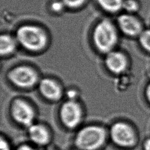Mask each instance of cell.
Wrapping results in <instances>:
<instances>
[{"label":"cell","mask_w":150,"mask_h":150,"mask_svg":"<svg viewBox=\"0 0 150 150\" xmlns=\"http://www.w3.org/2000/svg\"><path fill=\"white\" fill-rule=\"evenodd\" d=\"M117 40L116 28L108 19H103L97 23L93 32V41L99 51L109 53L112 51Z\"/></svg>","instance_id":"obj_1"},{"label":"cell","mask_w":150,"mask_h":150,"mask_svg":"<svg viewBox=\"0 0 150 150\" xmlns=\"http://www.w3.org/2000/svg\"><path fill=\"white\" fill-rule=\"evenodd\" d=\"M16 39L23 47L31 51L43 49L47 42L45 32L39 27L32 25L20 26L16 33Z\"/></svg>","instance_id":"obj_2"},{"label":"cell","mask_w":150,"mask_h":150,"mask_svg":"<svg viewBox=\"0 0 150 150\" xmlns=\"http://www.w3.org/2000/svg\"><path fill=\"white\" fill-rule=\"evenodd\" d=\"M105 131L101 127L90 125L83 128L77 134L75 144L81 150H96L104 142Z\"/></svg>","instance_id":"obj_3"},{"label":"cell","mask_w":150,"mask_h":150,"mask_svg":"<svg viewBox=\"0 0 150 150\" xmlns=\"http://www.w3.org/2000/svg\"><path fill=\"white\" fill-rule=\"evenodd\" d=\"M112 141L121 147H131L136 142V133L131 126L123 122L114 124L110 129Z\"/></svg>","instance_id":"obj_4"},{"label":"cell","mask_w":150,"mask_h":150,"mask_svg":"<svg viewBox=\"0 0 150 150\" xmlns=\"http://www.w3.org/2000/svg\"><path fill=\"white\" fill-rule=\"evenodd\" d=\"M8 78L15 86L20 87H30L38 81V74L30 67L18 66L12 69L8 73Z\"/></svg>","instance_id":"obj_5"},{"label":"cell","mask_w":150,"mask_h":150,"mask_svg":"<svg viewBox=\"0 0 150 150\" xmlns=\"http://www.w3.org/2000/svg\"><path fill=\"white\" fill-rule=\"evenodd\" d=\"M60 117L62 123L66 127H76L81 118V110L79 104L73 100L66 101L60 108Z\"/></svg>","instance_id":"obj_6"},{"label":"cell","mask_w":150,"mask_h":150,"mask_svg":"<svg viewBox=\"0 0 150 150\" xmlns=\"http://www.w3.org/2000/svg\"><path fill=\"white\" fill-rule=\"evenodd\" d=\"M11 112L16 122L29 127L33 124L34 111L32 107L25 101L18 99L12 104Z\"/></svg>","instance_id":"obj_7"},{"label":"cell","mask_w":150,"mask_h":150,"mask_svg":"<svg viewBox=\"0 0 150 150\" xmlns=\"http://www.w3.org/2000/svg\"><path fill=\"white\" fill-rule=\"evenodd\" d=\"M118 24L121 30L129 36H139L143 31L140 22L134 16L123 14L118 18Z\"/></svg>","instance_id":"obj_8"},{"label":"cell","mask_w":150,"mask_h":150,"mask_svg":"<svg viewBox=\"0 0 150 150\" xmlns=\"http://www.w3.org/2000/svg\"><path fill=\"white\" fill-rule=\"evenodd\" d=\"M105 64L110 71L120 74L126 70L128 62L126 56L122 53L117 51H111L107 53Z\"/></svg>","instance_id":"obj_9"},{"label":"cell","mask_w":150,"mask_h":150,"mask_svg":"<svg viewBox=\"0 0 150 150\" xmlns=\"http://www.w3.org/2000/svg\"><path fill=\"white\" fill-rule=\"evenodd\" d=\"M39 89L42 95L49 100L56 101L62 96V90L60 86L50 79L45 78L41 80L39 84Z\"/></svg>","instance_id":"obj_10"},{"label":"cell","mask_w":150,"mask_h":150,"mask_svg":"<svg viewBox=\"0 0 150 150\" xmlns=\"http://www.w3.org/2000/svg\"><path fill=\"white\" fill-rule=\"evenodd\" d=\"M28 135L33 142L39 145L46 144L49 139V135L46 128L38 124H32L28 127Z\"/></svg>","instance_id":"obj_11"},{"label":"cell","mask_w":150,"mask_h":150,"mask_svg":"<svg viewBox=\"0 0 150 150\" xmlns=\"http://www.w3.org/2000/svg\"><path fill=\"white\" fill-rule=\"evenodd\" d=\"M16 47L14 39L10 35L4 34L0 38V53L2 56L7 55L13 52Z\"/></svg>","instance_id":"obj_12"},{"label":"cell","mask_w":150,"mask_h":150,"mask_svg":"<svg viewBox=\"0 0 150 150\" xmlns=\"http://www.w3.org/2000/svg\"><path fill=\"white\" fill-rule=\"evenodd\" d=\"M97 2L103 9L114 12L122 8L124 0H97Z\"/></svg>","instance_id":"obj_13"},{"label":"cell","mask_w":150,"mask_h":150,"mask_svg":"<svg viewBox=\"0 0 150 150\" xmlns=\"http://www.w3.org/2000/svg\"><path fill=\"white\" fill-rule=\"evenodd\" d=\"M138 42L141 47L150 54V29L143 30L138 36Z\"/></svg>","instance_id":"obj_14"},{"label":"cell","mask_w":150,"mask_h":150,"mask_svg":"<svg viewBox=\"0 0 150 150\" xmlns=\"http://www.w3.org/2000/svg\"><path fill=\"white\" fill-rule=\"evenodd\" d=\"M122 8L129 12L136 11L138 8V4L135 0H125L123 2Z\"/></svg>","instance_id":"obj_15"},{"label":"cell","mask_w":150,"mask_h":150,"mask_svg":"<svg viewBox=\"0 0 150 150\" xmlns=\"http://www.w3.org/2000/svg\"><path fill=\"white\" fill-rule=\"evenodd\" d=\"M64 5L70 8H76L82 5L86 0H62Z\"/></svg>","instance_id":"obj_16"},{"label":"cell","mask_w":150,"mask_h":150,"mask_svg":"<svg viewBox=\"0 0 150 150\" xmlns=\"http://www.w3.org/2000/svg\"><path fill=\"white\" fill-rule=\"evenodd\" d=\"M64 6L62 1H55L52 3L51 8L54 12H60L63 9Z\"/></svg>","instance_id":"obj_17"},{"label":"cell","mask_w":150,"mask_h":150,"mask_svg":"<svg viewBox=\"0 0 150 150\" xmlns=\"http://www.w3.org/2000/svg\"><path fill=\"white\" fill-rule=\"evenodd\" d=\"M145 97L146 101L150 105V80L145 88Z\"/></svg>","instance_id":"obj_18"},{"label":"cell","mask_w":150,"mask_h":150,"mask_svg":"<svg viewBox=\"0 0 150 150\" xmlns=\"http://www.w3.org/2000/svg\"><path fill=\"white\" fill-rule=\"evenodd\" d=\"M0 146H1V150H10V147L8 144V142L1 138V142H0Z\"/></svg>","instance_id":"obj_19"},{"label":"cell","mask_w":150,"mask_h":150,"mask_svg":"<svg viewBox=\"0 0 150 150\" xmlns=\"http://www.w3.org/2000/svg\"><path fill=\"white\" fill-rule=\"evenodd\" d=\"M144 150H150V137L146 138L143 143Z\"/></svg>","instance_id":"obj_20"},{"label":"cell","mask_w":150,"mask_h":150,"mask_svg":"<svg viewBox=\"0 0 150 150\" xmlns=\"http://www.w3.org/2000/svg\"><path fill=\"white\" fill-rule=\"evenodd\" d=\"M16 150H34L31 146L28 145H23L17 148Z\"/></svg>","instance_id":"obj_21"}]
</instances>
